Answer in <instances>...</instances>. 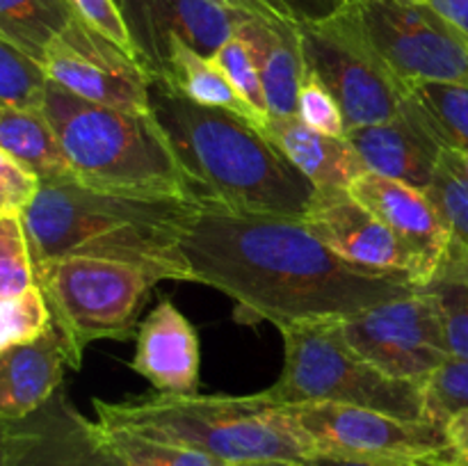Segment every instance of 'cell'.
<instances>
[{
  "label": "cell",
  "instance_id": "484cf974",
  "mask_svg": "<svg viewBox=\"0 0 468 466\" xmlns=\"http://www.w3.org/2000/svg\"><path fill=\"white\" fill-rule=\"evenodd\" d=\"M428 196L446 222L457 249L468 251V174L455 151H441Z\"/></svg>",
  "mask_w": 468,
  "mask_h": 466
},
{
  "label": "cell",
  "instance_id": "9a60e30c",
  "mask_svg": "<svg viewBox=\"0 0 468 466\" xmlns=\"http://www.w3.org/2000/svg\"><path fill=\"white\" fill-rule=\"evenodd\" d=\"M347 192L410 249L416 265V286H430L451 251L452 236L428 192L373 172L356 176Z\"/></svg>",
  "mask_w": 468,
  "mask_h": 466
},
{
  "label": "cell",
  "instance_id": "5bb4252c",
  "mask_svg": "<svg viewBox=\"0 0 468 466\" xmlns=\"http://www.w3.org/2000/svg\"><path fill=\"white\" fill-rule=\"evenodd\" d=\"M117 5L137 59L151 76H165L174 41L215 58L236 35L238 12L222 0H117Z\"/></svg>",
  "mask_w": 468,
  "mask_h": 466
},
{
  "label": "cell",
  "instance_id": "ab89813d",
  "mask_svg": "<svg viewBox=\"0 0 468 466\" xmlns=\"http://www.w3.org/2000/svg\"><path fill=\"white\" fill-rule=\"evenodd\" d=\"M306 466H446L441 461H361V460H334V457H311Z\"/></svg>",
  "mask_w": 468,
  "mask_h": 466
},
{
  "label": "cell",
  "instance_id": "ba28073f",
  "mask_svg": "<svg viewBox=\"0 0 468 466\" xmlns=\"http://www.w3.org/2000/svg\"><path fill=\"white\" fill-rule=\"evenodd\" d=\"M304 71L336 99L347 131L396 119L407 85L384 64L350 9L324 21L297 23Z\"/></svg>",
  "mask_w": 468,
  "mask_h": 466
},
{
  "label": "cell",
  "instance_id": "4fadbf2b",
  "mask_svg": "<svg viewBox=\"0 0 468 466\" xmlns=\"http://www.w3.org/2000/svg\"><path fill=\"white\" fill-rule=\"evenodd\" d=\"M5 466H126L101 423L59 387L39 409L5 423Z\"/></svg>",
  "mask_w": 468,
  "mask_h": 466
},
{
  "label": "cell",
  "instance_id": "b9f144b4",
  "mask_svg": "<svg viewBox=\"0 0 468 466\" xmlns=\"http://www.w3.org/2000/svg\"><path fill=\"white\" fill-rule=\"evenodd\" d=\"M236 466H306V464H295V461H279V460H265V461H242Z\"/></svg>",
  "mask_w": 468,
  "mask_h": 466
},
{
  "label": "cell",
  "instance_id": "e575fe53",
  "mask_svg": "<svg viewBox=\"0 0 468 466\" xmlns=\"http://www.w3.org/2000/svg\"><path fill=\"white\" fill-rule=\"evenodd\" d=\"M67 3L71 5L76 18H80L82 23H87L96 32H101L103 37L112 39L114 44L126 48L128 53L135 55V48H133L131 35H128L126 21H123L117 0H67Z\"/></svg>",
  "mask_w": 468,
  "mask_h": 466
},
{
  "label": "cell",
  "instance_id": "603a6c76",
  "mask_svg": "<svg viewBox=\"0 0 468 466\" xmlns=\"http://www.w3.org/2000/svg\"><path fill=\"white\" fill-rule=\"evenodd\" d=\"M158 78H165L169 85H174L181 94L197 101V103L208 105V108L229 110V112L250 119L256 126L261 123L259 117L251 112L250 105L242 101V96L233 90V85L224 76L215 58H204V55L187 48L181 41H174L172 44L167 71H165V76Z\"/></svg>",
  "mask_w": 468,
  "mask_h": 466
},
{
  "label": "cell",
  "instance_id": "3957f363",
  "mask_svg": "<svg viewBox=\"0 0 468 466\" xmlns=\"http://www.w3.org/2000/svg\"><path fill=\"white\" fill-rule=\"evenodd\" d=\"M199 210L186 199H142L78 181L39 183L21 222L32 260L96 256L122 260L158 281H190L183 233Z\"/></svg>",
  "mask_w": 468,
  "mask_h": 466
},
{
  "label": "cell",
  "instance_id": "f546056e",
  "mask_svg": "<svg viewBox=\"0 0 468 466\" xmlns=\"http://www.w3.org/2000/svg\"><path fill=\"white\" fill-rule=\"evenodd\" d=\"M35 283V260L21 210H12L0 217V297L23 295Z\"/></svg>",
  "mask_w": 468,
  "mask_h": 466
},
{
  "label": "cell",
  "instance_id": "d6a6232c",
  "mask_svg": "<svg viewBox=\"0 0 468 466\" xmlns=\"http://www.w3.org/2000/svg\"><path fill=\"white\" fill-rule=\"evenodd\" d=\"M215 62L219 64V69H222L224 76L229 78L233 90L242 96V101L250 105L251 112H254L256 117H259V122L263 123L265 119L270 117L268 101H265V91H263V82H261V76H259V69H256L247 46L242 44L238 37H231V39L218 50Z\"/></svg>",
  "mask_w": 468,
  "mask_h": 466
},
{
  "label": "cell",
  "instance_id": "9c48e42d",
  "mask_svg": "<svg viewBox=\"0 0 468 466\" xmlns=\"http://www.w3.org/2000/svg\"><path fill=\"white\" fill-rule=\"evenodd\" d=\"M288 420L311 457L361 461H419L446 464V425L407 420L364 407L336 402L283 405Z\"/></svg>",
  "mask_w": 468,
  "mask_h": 466
},
{
  "label": "cell",
  "instance_id": "d6986e66",
  "mask_svg": "<svg viewBox=\"0 0 468 466\" xmlns=\"http://www.w3.org/2000/svg\"><path fill=\"white\" fill-rule=\"evenodd\" d=\"M67 365L78 370L82 356L55 324L44 336L0 352V423L39 409L62 387Z\"/></svg>",
  "mask_w": 468,
  "mask_h": 466
},
{
  "label": "cell",
  "instance_id": "60d3db41",
  "mask_svg": "<svg viewBox=\"0 0 468 466\" xmlns=\"http://www.w3.org/2000/svg\"><path fill=\"white\" fill-rule=\"evenodd\" d=\"M437 279H455V281L468 283V251L451 247Z\"/></svg>",
  "mask_w": 468,
  "mask_h": 466
},
{
  "label": "cell",
  "instance_id": "f35d334b",
  "mask_svg": "<svg viewBox=\"0 0 468 466\" xmlns=\"http://www.w3.org/2000/svg\"><path fill=\"white\" fill-rule=\"evenodd\" d=\"M425 3L468 37V0H425Z\"/></svg>",
  "mask_w": 468,
  "mask_h": 466
},
{
  "label": "cell",
  "instance_id": "4dcf8cb0",
  "mask_svg": "<svg viewBox=\"0 0 468 466\" xmlns=\"http://www.w3.org/2000/svg\"><path fill=\"white\" fill-rule=\"evenodd\" d=\"M423 388L428 418L446 425L452 416L468 409V359L448 356Z\"/></svg>",
  "mask_w": 468,
  "mask_h": 466
},
{
  "label": "cell",
  "instance_id": "7c38bea8",
  "mask_svg": "<svg viewBox=\"0 0 468 466\" xmlns=\"http://www.w3.org/2000/svg\"><path fill=\"white\" fill-rule=\"evenodd\" d=\"M41 67L48 80L80 99L140 112L149 110V85L154 76L135 55L80 18H73L50 41Z\"/></svg>",
  "mask_w": 468,
  "mask_h": 466
},
{
  "label": "cell",
  "instance_id": "83f0119b",
  "mask_svg": "<svg viewBox=\"0 0 468 466\" xmlns=\"http://www.w3.org/2000/svg\"><path fill=\"white\" fill-rule=\"evenodd\" d=\"M46 82L41 62L0 35V103L41 110Z\"/></svg>",
  "mask_w": 468,
  "mask_h": 466
},
{
  "label": "cell",
  "instance_id": "6da1fadb",
  "mask_svg": "<svg viewBox=\"0 0 468 466\" xmlns=\"http://www.w3.org/2000/svg\"><path fill=\"white\" fill-rule=\"evenodd\" d=\"M181 247L190 281L231 297L245 324L329 323L419 291L341 259L302 219L199 206Z\"/></svg>",
  "mask_w": 468,
  "mask_h": 466
},
{
  "label": "cell",
  "instance_id": "8fae6325",
  "mask_svg": "<svg viewBox=\"0 0 468 466\" xmlns=\"http://www.w3.org/2000/svg\"><path fill=\"white\" fill-rule=\"evenodd\" d=\"M332 327L361 359L420 387L448 359L437 300L428 288L332 320Z\"/></svg>",
  "mask_w": 468,
  "mask_h": 466
},
{
  "label": "cell",
  "instance_id": "277c9868",
  "mask_svg": "<svg viewBox=\"0 0 468 466\" xmlns=\"http://www.w3.org/2000/svg\"><path fill=\"white\" fill-rule=\"evenodd\" d=\"M41 112L82 185L142 199L195 201L151 110L101 105L48 80Z\"/></svg>",
  "mask_w": 468,
  "mask_h": 466
},
{
  "label": "cell",
  "instance_id": "5b68a950",
  "mask_svg": "<svg viewBox=\"0 0 468 466\" xmlns=\"http://www.w3.org/2000/svg\"><path fill=\"white\" fill-rule=\"evenodd\" d=\"M94 409L103 428L208 452L233 466L265 460L306 464L311 460L283 405L265 391L251 396L158 391L122 402L96 397Z\"/></svg>",
  "mask_w": 468,
  "mask_h": 466
},
{
  "label": "cell",
  "instance_id": "8d00e7d4",
  "mask_svg": "<svg viewBox=\"0 0 468 466\" xmlns=\"http://www.w3.org/2000/svg\"><path fill=\"white\" fill-rule=\"evenodd\" d=\"M448 455L446 466H468V409L452 416L446 423Z\"/></svg>",
  "mask_w": 468,
  "mask_h": 466
},
{
  "label": "cell",
  "instance_id": "cb8c5ba5",
  "mask_svg": "<svg viewBox=\"0 0 468 466\" xmlns=\"http://www.w3.org/2000/svg\"><path fill=\"white\" fill-rule=\"evenodd\" d=\"M73 18L67 0H0V35L37 62Z\"/></svg>",
  "mask_w": 468,
  "mask_h": 466
},
{
  "label": "cell",
  "instance_id": "ffe728a7",
  "mask_svg": "<svg viewBox=\"0 0 468 466\" xmlns=\"http://www.w3.org/2000/svg\"><path fill=\"white\" fill-rule=\"evenodd\" d=\"M250 50L270 117H295L297 96L304 80V59L297 23L238 12L236 35Z\"/></svg>",
  "mask_w": 468,
  "mask_h": 466
},
{
  "label": "cell",
  "instance_id": "74e56055",
  "mask_svg": "<svg viewBox=\"0 0 468 466\" xmlns=\"http://www.w3.org/2000/svg\"><path fill=\"white\" fill-rule=\"evenodd\" d=\"M222 3L227 5V7L236 9V12L251 14V16L292 21V14H291V9H288L286 0H222Z\"/></svg>",
  "mask_w": 468,
  "mask_h": 466
},
{
  "label": "cell",
  "instance_id": "ee69618b",
  "mask_svg": "<svg viewBox=\"0 0 468 466\" xmlns=\"http://www.w3.org/2000/svg\"><path fill=\"white\" fill-rule=\"evenodd\" d=\"M12 210H16V208H12V206H9L7 201L0 199V217H3V215H7V213H12Z\"/></svg>",
  "mask_w": 468,
  "mask_h": 466
},
{
  "label": "cell",
  "instance_id": "8992f818",
  "mask_svg": "<svg viewBox=\"0 0 468 466\" xmlns=\"http://www.w3.org/2000/svg\"><path fill=\"white\" fill-rule=\"evenodd\" d=\"M283 370L265 396L279 405L336 402L364 407L407 420L428 418L425 388L396 379L361 359L329 323H302L279 329ZM432 420V418H428Z\"/></svg>",
  "mask_w": 468,
  "mask_h": 466
},
{
  "label": "cell",
  "instance_id": "d590c367",
  "mask_svg": "<svg viewBox=\"0 0 468 466\" xmlns=\"http://www.w3.org/2000/svg\"><path fill=\"white\" fill-rule=\"evenodd\" d=\"M37 190H39V181L0 149V199L7 201L12 208L21 210L30 204Z\"/></svg>",
  "mask_w": 468,
  "mask_h": 466
},
{
  "label": "cell",
  "instance_id": "ac0fdd59",
  "mask_svg": "<svg viewBox=\"0 0 468 466\" xmlns=\"http://www.w3.org/2000/svg\"><path fill=\"white\" fill-rule=\"evenodd\" d=\"M346 140L368 172L428 190L441 158V144L423 126L410 96L396 119L373 126L350 128Z\"/></svg>",
  "mask_w": 468,
  "mask_h": 466
},
{
  "label": "cell",
  "instance_id": "836d02e7",
  "mask_svg": "<svg viewBox=\"0 0 468 466\" xmlns=\"http://www.w3.org/2000/svg\"><path fill=\"white\" fill-rule=\"evenodd\" d=\"M297 117L314 131L332 137H346L347 126L336 99L324 90L323 82L304 71L300 96H297Z\"/></svg>",
  "mask_w": 468,
  "mask_h": 466
},
{
  "label": "cell",
  "instance_id": "1f68e13d",
  "mask_svg": "<svg viewBox=\"0 0 468 466\" xmlns=\"http://www.w3.org/2000/svg\"><path fill=\"white\" fill-rule=\"evenodd\" d=\"M428 288L437 300L448 356L468 359V283L434 279Z\"/></svg>",
  "mask_w": 468,
  "mask_h": 466
},
{
  "label": "cell",
  "instance_id": "d4e9b609",
  "mask_svg": "<svg viewBox=\"0 0 468 466\" xmlns=\"http://www.w3.org/2000/svg\"><path fill=\"white\" fill-rule=\"evenodd\" d=\"M407 96L441 149L468 151V87L452 82H411Z\"/></svg>",
  "mask_w": 468,
  "mask_h": 466
},
{
  "label": "cell",
  "instance_id": "e0dca14e",
  "mask_svg": "<svg viewBox=\"0 0 468 466\" xmlns=\"http://www.w3.org/2000/svg\"><path fill=\"white\" fill-rule=\"evenodd\" d=\"M131 368L160 393L190 396L199 388V336L169 297L137 324Z\"/></svg>",
  "mask_w": 468,
  "mask_h": 466
},
{
  "label": "cell",
  "instance_id": "2e32d148",
  "mask_svg": "<svg viewBox=\"0 0 468 466\" xmlns=\"http://www.w3.org/2000/svg\"><path fill=\"white\" fill-rule=\"evenodd\" d=\"M302 222L341 259L370 272L414 281L416 265L410 249L350 192H315Z\"/></svg>",
  "mask_w": 468,
  "mask_h": 466
},
{
  "label": "cell",
  "instance_id": "44dd1931",
  "mask_svg": "<svg viewBox=\"0 0 468 466\" xmlns=\"http://www.w3.org/2000/svg\"><path fill=\"white\" fill-rule=\"evenodd\" d=\"M261 132L309 178L315 192H347L350 183L368 169L346 137H332L306 126L300 117H268Z\"/></svg>",
  "mask_w": 468,
  "mask_h": 466
},
{
  "label": "cell",
  "instance_id": "7bdbcfd3",
  "mask_svg": "<svg viewBox=\"0 0 468 466\" xmlns=\"http://www.w3.org/2000/svg\"><path fill=\"white\" fill-rule=\"evenodd\" d=\"M0 466H5V423H0Z\"/></svg>",
  "mask_w": 468,
  "mask_h": 466
},
{
  "label": "cell",
  "instance_id": "7402d4cb",
  "mask_svg": "<svg viewBox=\"0 0 468 466\" xmlns=\"http://www.w3.org/2000/svg\"><path fill=\"white\" fill-rule=\"evenodd\" d=\"M0 149L39 183L76 181L41 110L0 103Z\"/></svg>",
  "mask_w": 468,
  "mask_h": 466
},
{
  "label": "cell",
  "instance_id": "7a4b0ae2",
  "mask_svg": "<svg viewBox=\"0 0 468 466\" xmlns=\"http://www.w3.org/2000/svg\"><path fill=\"white\" fill-rule=\"evenodd\" d=\"M149 110L197 204L238 215L304 219L315 187L254 122L197 103L158 76L151 78Z\"/></svg>",
  "mask_w": 468,
  "mask_h": 466
},
{
  "label": "cell",
  "instance_id": "f1b7e54d",
  "mask_svg": "<svg viewBox=\"0 0 468 466\" xmlns=\"http://www.w3.org/2000/svg\"><path fill=\"white\" fill-rule=\"evenodd\" d=\"M53 327V315L39 286L23 295L0 297V352L44 336Z\"/></svg>",
  "mask_w": 468,
  "mask_h": 466
},
{
  "label": "cell",
  "instance_id": "4316f807",
  "mask_svg": "<svg viewBox=\"0 0 468 466\" xmlns=\"http://www.w3.org/2000/svg\"><path fill=\"white\" fill-rule=\"evenodd\" d=\"M110 441L117 448L126 466H233L208 452L192 450L176 443L155 441L128 429H108Z\"/></svg>",
  "mask_w": 468,
  "mask_h": 466
},
{
  "label": "cell",
  "instance_id": "30bf717a",
  "mask_svg": "<svg viewBox=\"0 0 468 466\" xmlns=\"http://www.w3.org/2000/svg\"><path fill=\"white\" fill-rule=\"evenodd\" d=\"M346 7L402 85L468 87V37L425 0H346Z\"/></svg>",
  "mask_w": 468,
  "mask_h": 466
},
{
  "label": "cell",
  "instance_id": "52a82bcc",
  "mask_svg": "<svg viewBox=\"0 0 468 466\" xmlns=\"http://www.w3.org/2000/svg\"><path fill=\"white\" fill-rule=\"evenodd\" d=\"M53 324L82 356L94 341L135 336L140 313L158 279L142 268L96 256H62L35 263Z\"/></svg>",
  "mask_w": 468,
  "mask_h": 466
}]
</instances>
